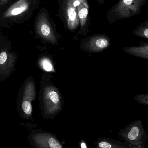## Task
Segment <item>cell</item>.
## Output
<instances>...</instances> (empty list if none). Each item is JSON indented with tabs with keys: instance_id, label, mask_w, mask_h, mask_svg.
Here are the masks:
<instances>
[{
	"instance_id": "6da1fadb",
	"label": "cell",
	"mask_w": 148,
	"mask_h": 148,
	"mask_svg": "<svg viewBox=\"0 0 148 148\" xmlns=\"http://www.w3.org/2000/svg\"><path fill=\"white\" fill-rule=\"evenodd\" d=\"M147 0H119L108 11L107 19L112 24L140 14Z\"/></svg>"
},
{
	"instance_id": "7a4b0ae2",
	"label": "cell",
	"mask_w": 148,
	"mask_h": 148,
	"mask_svg": "<svg viewBox=\"0 0 148 148\" xmlns=\"http://www.w3.org/2000/svg\"><path fill=\"white\" fill-rule=\"evenodd\" d=\"M41 97L43 116L45 119H53L61 110V99L59 91L53 85H47L43 89Z\"/></svg>"
},
{
	"instance_id": "3957f363",
	"label": "cell",
	"mask_w": 148,
	"mask_h": 148,
	"mask_svg": "<svg viewBox=\"0 0 148 148\" xmlns=\"http://www.w3.org/2000/svg\"><path fill=\"white\" fill-rule=\"evenodd\" d=\"M28 138L32 148H64L55 135L41 129L30 133Z\"/></svg>"
},
{
	"instance_id": "277c9868",
	"label": "cell",
	"mask_w": 148,
	"mask_h": 148,
	"mask_svg": "<svg viewBox=\"0 0 148 148\" xmlns=\"http://www.w3.org/2000/svg\"><path fill=\"white\" fill-rule=\"evenodd\" d=\"M22 95L21 103L18 108L20 116L23 119H30L34 121L31 103L35 99L36 90L33 80H28L26 82Z\"/></svg>"
},
{
	"instance_id": "5b68a950",
	"label": "cell",
	"mask_w": 148,
	"mask_h": 148,
	"mask_svg": "<svg viewBox=\"0 0 148 148\" xmlns=\"http://www.w3.org/2000/svg\"><path fill=\"white\" fill-rule=\"evenodd\" d=\"M111 39L108 36L95 35L89 37L82 43V48L90 53H101L111 46Z\"/></svg>"
},
{
	"instance_id": "8992f818",
	"label": "cell",
	"mask_w": 148,
	"mask_h": 148,
	"mask_svg": "<svg viewBox=\"0 0 148 148\" xmlns=\"http://www.w3.org/2000/svg\"><path fill=\"white\" fill-rule=\"evenodd\" d=\"M35 24L36 33L41 38L52 44L57 42L56 36L46 14H39Z\"/></svg>"
},
{
	"instance_id": "52a82bcc",
	"label": "cell",
	"mask_w": 148,
	"mask_h": 148,
	"mask_svg": "<svg viewBox=\"0 0 148 148\" xmlns=\"http://www.w3.org/2000/svg\"><path fill=\"white\" fill-rule=\"evenodd\" d=\"M17 60L14 52L10 53L5 48H1L0 53V81L1 82L8 77L13 71Z\"/></svg>"
},
{
	"instance_id": "ba28073f",
	"label": "cell",
	"mask_w": 148,
	"mask_h": 148,
	"mask_svg": "<svg viewBox=\"0 0 148 148\" xmlns=\"http://www.w3.org/2000/svg\"><path fill=\"white\" fill-rule=\"evenodd\" d=\"M63 11L68 28L71 30L76 29L80 24V20L77 10L72 4L71 0L66 1L63 6Z\"/></svg>"
},
{
	"instance_id": "9c48e42d",
	"label": "cell",
	"mask_w": 148,
	"mask_h": 148,
	"mask_svg": "<svg viewBox=\"0 0 148 148\" xmlns=\"http://www.w3.org/2000/svg\"><path fill=\"white\" fill-rule=\"evenodd\" d=\"M28 0H19L12 4L5 11L3 19L16 16L26 12L29 8Z\"/></svg>"
},
{
	"instance_id": "30bf717a",
	"label": "cell",
	"mask_w": 148,
	"mask_h": 148,
	"mask_svg": "<svg viewBox=\"0 0 148 148\" xmlns=\"http://www.w3.org/2000/svg\"><path fill=\"white\" fill-rule=\"evenodd\" d=\"M138 42L140 46L126 47L123 48V51L130 55L148 60V42Z\"/></svg>"
},
{
	"instance_id": "8fae6325",
	"label": "cell",
	"mask_w": 148,
	"mask_h": 148,
	"mask_svg": "<svg viewBox=\"0 0 148 148\" xmlns=\"http://www.w3.org/2000/svg\"><path fill=\"white\" fill-rule=\"evenodd\" d=\"M80 24L82 27L86 25L89 14L88 5L87 2L83 3L76 8Z\"/></svg>"
},
{
	"instance_id": "7c38bea8",
	"label": "cell",
	"mask_w": 148,
	"mask_h": 148,
	"mask_svg": "<svg viewBox=\"0 0 148 148\" xmlns=\"http://www.w3.org/2000/svg\"><path fill=\"white\" fill-rule=\"evenodd\" d=\"M134 35L141 38L148 39V21L141 23L133 31Z\"/></svg>"
},
{
	"instance_id": "4fadbf2b",
	"label": "cell",
	"mask_w": 148,
	"mask_h": 148,
	"mask_svg": "<svg viewBox=\"0 0 148 148\" xmlns=\"http://www.w3.org/2000/svg\"><path fill=\"white\" fill-rule=\"evenodd\" d=\"M140 121L136 122L131 128L128 134V138L130 140L134 141L136 139L140 134V128L139 126L141 124Z\"/></svg>"
},
{
	"instance_id": "5bb4252c",
	"label": "cell",
	"mask_w": 148,
	"mask_h": 148,
	"mask_svg": "<svg viewBox=\"0 0 148 148\" xmlns=\"http://www.w3.org/2000/svg\"><path fill=\"white\" fill-rule=\"evenodd\" d=\"M39 65L41 68L46 72H55L52 62L48 58H43L40 61Z\"/></svg>"
},
{
	"instance_id": "9a60e30c",
	"label": "cell",
	"mask_w": 148,
	"mask_h": 148,
	"mask_svg": "<svg viewBox=\"0 0 148 148\" xmlns=\"http://www.w3.org/2000/svg\"><path fill=\"white\" fill-rule=\"evenodd\" d=\"M134 99L138 103L148 105V93L136 95Z\"/></svg>"
},
{
	"instance_id": "2e32d148",
	"label": "cell",
	"mask_w": 148,
	"mask_h": 148,
	"mask_svg": "<svg viewBox=\"0 0 148 148\" xmlns=\"http://www.w3.org/2000/svg\"><path fill=\"white\" fill-rule=\"evenodd\" d=\"M98 147L99 148H111L112 146L107 142L101 141L98 143Z\"/></svg>"
},
{
	"instance_id": "e0dca14e",
	"label": "cell",
	"mask_w": 148,
	"mask_h": 148,
	"mask_svg": "<svg viewBox=\"0 0 148 148\" xmlns=\"http://www.w3.org/2000/svg\"><path fill=\"white\" fill-rule=\"evenodd\" d=\"M71 1H72V4L76 9L80 4H81L83 3L87 2L86 0H71Z\"/></svg>"
},
{
	"instance_id": "ac0fdd59",
	"label": "cell",
	"mask_w": 148,
	"mask_h": 148,
	"mask_svg": "<svg viewBox=\"0 0 148 148\" xmlns=\"http://www.w3.org/2000/svg\"><path fill=\"white\" fill-rule=\"evenodd\" d=\"M79 148H89L87 142L83 140H81L79 142Z\"/></svg>"
},
{
	"instance_id": "d6986e66",
	"label": "cell",
	"mask_w": 148,
	"mask_h": 148,
	"mask_svg": "<svg viewBox=\"0 0 148 148\" xmlns=\"http://www.w3.org/2000/svg\"><path fill=\"white\" fill-rule=\"evenodd\" d=\"M9 0H0V6L5 5L8 2Z\"/></svg>"
},
{
	"instance_id": "ffe728a7",
	"label": "cell",
	"mask_w": 148,
	"mask_h": 148,
	"mask_svg": "<svg viewBox=\"0 0 148 148\" xmlns=\"http://www.w3.org/2000/svg\"><path fill=\"white\" fill-rule=\"evenodd\" d=\"M97 1L100 4H102V3L104 2L105 0H97Z\"/></svg>"
}]
</instances>
